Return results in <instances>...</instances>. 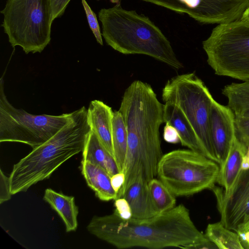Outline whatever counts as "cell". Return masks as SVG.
Instances as JSON below:
<instances>
[{
	"instance_id": "obj_1",
	"label": "cell",
	"mask_w": 249,
	"mask_h": 249,
	"mask_svg": "<svg viewBox=\"0 0 249 249\" xmlns=\"http://www.w3.org/2000/svg\"><path fill=\"white\" fill-rule=\"evenodd\" d=\"M87 228L96 237L120 249H218L197 229L189 210L182 204L147 218L123 219L114 212L94 216Z\"/></svg>"
},
{
	"instance_id": "obj_2",
	"label": "cell",
	"mask_w": 249,
	"mask_h": 249,
	"mask_svg": "<svg viewBox=\"0 0 249 249\" xmlns=\"http://www.w3.org/2000/svg\"><path fill=\"white\" fill-rule=\"evenodd\" d=\"M164 105L151 86L140 80L125 89L119 111L127 133V149L124 173L125 181L117 193L122 197L139 178L147 181L155 178L162 155L160 128L163 123Z\"/></svg>"
},
{
	"instance_id": "obj_3",
	"label": "cell",
	"mask_w": 249,
	"mask_h": 249,
	"mask_svg": "<svg viewBox=\"0 0 249 249\" xmlns=\"http://www.w3.org/2000/svg\"><path fill=\"white\" fill-rule=\"evenodd\" d=\"M91 130L88 109L83 107L73 111L69 123L14 165L9 176L12 195L48 178L64 162L82 152Z\"/></svg>"
},
{
	"instance_id": "obj_4",
	"label": "cell",
	"mask_w": 249,
	"mask_h": 249,
	"mask_svg": "<svg viewBox=\"0 0 249 249\" xmlns=\"http://www.w3.org/2000/svg\"><path fill=\"white\" fill-rule=\"evenodd\" d=\"M106 43L124 54L151 56L178 70L183 67L169 40L147 17L124 9L117 3L98 13Z\"/></svg>"
},
{
	"instance_id": "obj_5",
	"label": "cell",
	"mask_w": 249,
	"mask_h": 249,
	"mask_svg": "<svg viewBox=\"0 0 249 249\" xmlns=\"http://www.w3.org/2000/svg\"><path fill=\"white\" fill-rule=\"evenodd\" d=\"M0 13L1 26L13 47L34 53L49 44L53 21L50 0H7Z\"/></svg>"
},
{
	"instance_id": "obj_6",
	"label": "cell",
	"mask_w": 249,
	"mask_h": 249,
	"mask_svg": "<svg viewBox=\"0 0 249 249\" xmlns=\"http://www.w3.org/2000/svg\"><path fill=\"white\" fill-rule=\"evenodd\" d=\"M220 167L216 161L191 149H178L162 156L157 176L177 196H188L212 190Z\"/></svg>"
},
{
	"instance_id": "obj_7",
	"label": "cell",
	"mask_w": 249,
	"mask_h": 249,
	"mask_svg": "<svg viewBox=\"0 0 249 249\" xmlns=\"http://www.w3.org/2000/svg\"><path fill=\"white\" fill-rule=\"evenodd\" d=\"M162 99L180 108L192 125L205 155L218 163L210 131V109L214 99L204 82L195 72L173 77L163 87Z\"/></svg>"
},
{
	"instance_id": "obj_8",
	"label": "cell",
	"mask_w": 249,
	"mask_h": 249,
	"mask_svg": "<svg viewBox=\"0 0 249 249\" xmlns=\"http://www.w3.org/2000/svg\"><path fill=\"white\" fill-rule=\"evenodd\" d=\"M202 46L216 74L249 80V22L240 19L218 24Z\"/></svg>"
},
{
	"instance_id": "obj_9",
	"label": "cell",
	"mask_w": 249,
	"mask_h": 249,
	"mask_svg": "<svg viewBox=\"0 0 249 249\" xmlns=\"http://www.w3.org/2000/svg\"><path fill=\"white\" fill-rule=\"evenodd\" d=\"M72 112L58 115L30 114L13 107L0 81V142H17L33 149L44 143L72 119Z\"/></svg>"
},
{
	"instance_id": "obj_10",
	"label": "cell",
	"mask_w": 249,
	"mask_h": 249,
	"mask_svg": "<svg viewBox=\"0 0 249 249\" xmlns=\"http://www.w3.org/2000/svg\"><path fill=\"white\" fill-rule=\"evenodd\" d=\"M217 199L220 222L227 229L236 231L249 219V169L241 170L227 195L215 186L212 189Z\"/></svg>"
},
{
	"instance_id": "obj_11",
	"label": "cell",
	"mask_w": 249,
	"mask_h": 249,
	"mask_svg": "<svg viewBox=\"0 0 249 249\" xmlns=\"http://www.w3.org/2000/svg\"><path fill=\"white\" fill-rule=\"evenodd\" d=\"M235 115L228 107L213 100L210 109V131L220 168L228 156L235 137Z\"/></svg>"
},
{
	"instance_id": "obj_12",
	"label": "cell",
	"mask_w": 249,
	"mask_h": 249,
	"mask_svg": "<svg viewBox=\"0 0 249 249\" xmlns=\"http://www.w3.org/2000/svg\"><path fill=\"white\" fill-rule=\"evenodd\" d=\"M111 107L103 102L94 100L90 102L88 109V119L91 129L100 142L113 157L112 144V118Z\"/></svg>"
},
{
	"instance_id": "obj_13",
	"label": "cell",
	"mask_w": 249,
	"mask_h": 249,
	"mask_svg": "<svg viewBox=\"0 0 249 249\" xmlns=\"http://www.w3.org/2000/svg\"><path fill=\"white\" fill-rule=\"evenodd\" d=\"M163 119L165 123L170 124L176 129L182 146L205 155L192 125L177 106L172 103H165Z\"/></svg>"
},
{
	"instance_id": "obj_14",
	"label": "cell",
	"mask_w": 249,
	"mask_h": 249,
	"mask_svg": "<svg viewBox=\"0 0 249 249\" xmlns=\"http://www.w3.org/2000/svg\"><path fill=\"white\" fill-rule=\"evenodd\" d=\"M147 182L143 178H139L127 189L122 197L129 204L132 218H147L159 214L152 202Z\"/></svg>"
},
{
	"instance_id": "obj_15",
	"label": "cell",
	"mask_w": 249,
	"mask_h": 249,
	"mask_svg": "<svg viewBox=\"0 0 249 249\" xmlns=\"http://www.w3.org/2000/svg\"><path fill=\"white\" fill-rule=\"evenodd\" d=\"M81 172L88 185L101 200H115L117 194L111 183V176L103 168L89 161L82 160Z\"/></svg>"
},
{
	"instance_id": "obj_16",
	"label": "cell",
	"mask_w": 249,
	"mask_h": 249,
	"mask_svg": "<svg viewBox=\"0 0 249 249\" xmlns=\"http://www.w3.org/2000/svg\"><path fill=\"white\" fill-rule=\"evenodd\" d=\"M43 199L60 216L65 225L67 232L76 231L78 226V208L73 196L47 188L45 191Z\"/></svg>"
},
{
	"instance_id": "obj_17",
	"label": "cell",
	"mask_w": 249,
	"mask_h": 249,
	"mask_svg": "<svg viewBox=\"0 0 249 249\" xmlns=\"http://www.w3.org/2000/svg\"><path fill=\"white\" fill-rule=\"evenodd\" d=\"M247 148L235 138L225 160L220 168L218 183L224 189L221 194L227 195L231 190L241 170L243 158L247 152Z\"/></svg>"
},
{
	"instance_id": "obj_18",
	"label": "cell",
	"mask_w": 249,
	"mask_h": 249,
	"mask_svg": "<svg viewBox=\"0 0 249 249\" xmlns=\"http://www.w3.org/2000/svg\"><path fill=\"white\" fill-rule=\"evenodd\" d=\"M82 152V160L100 166L111 177L119 172L113 157L106 150L92 130L89 134Z\"/></svg>"
},
{
	"instance_id": "obj_19",
	"label": "cell",
	"mask_w": 249,
	"mask_h": 249,
	"mask_svg": "<svg viewBox=\"0 0 249 249\" xmlns=\"http://www.w3.org/2000/svg\"><path fill=\"white\" fill-rule=\"evenodd\" d=\"M228 99V107L235 116L249 117V80L232 83L222 89Z\"/></svg>"
},
{
	"instance_id": "obj_20",
	"label": "cell",
	"mask_w": 249,
	"mask_h": 249,
	"mask_svg": "<svg viewBox=\"0 0 249 249\" xmlns=\"http://www.w3.org/2000/svg\"><path fill=\"white\" fill-rule=\"evenodd\" d=\"M112 144L114 159L119 172H124L127 149V133L123 116L119 110L113 113Z\"/></svg>"
},
{
	"instance_id": "obj_21",
	"label": "cell",
	"mask_w": 249,
	"mask_h": 249,
	"mask_svg": "<svg viewBox=\"0 0 249 249\" xmlns=\"http://www.w3.org/2000/svg\"><path fill=\"white\" fill-rule=\"evenodd\" d=\"M205 236L219 249H243L238 234L226 228L220 221L209 224Z\"/></svg>"
},
{
	"instance_id": "obj_22",
	"label": "cell",
	"mask_w": 249,
	"mask_h": 249,
	"mask_svg": "<svg viewBox=\"0 0 249 249\" xmlns=\"http://www.w3.org/2000/svg\"><path fill=\"white\" fill-rule=\"evenodd\" d=\"M147 185L152 202L159 214L176 206V196L160 179L154 178L148 181Z\"/></svg>"
},
{
	"instance_id": "obj_23",
	"label": "cell",
	"mask_w": 249,
	"mask_h": 249,
	"mask_svg": "<svg viewBox=\"0 0 249 249\" xmlns=\"http://www.w3.org/2000/svg\"><path fill=\"white\" fill-rule=\"evenodd\" d=\"M235 137L247 149L249 148V117L235 115Z\"/></svg>"
},
{
	"instance_id": "obj_24",
	"label": "cell",
	"mask_w": 249,
	"mask_h": 249,
	"mask_svg": "<svg viewBox=\"0 0 249 249\" xmlns=\"http://www.w3.org/2000/svg\"><path fill=\"white\" fill-rule=\"evenodd\" d=\"M85 14L86 15L89 25L90 28L96 41L100 45H103L99 25L94 12L92 10L86 0H81Z\"/></svg>"
},
{
	"instance_id": "obj_25",
	"label": "cell",
	"mask_w": 249,
	"mask_h": 249,
	"mask_svg": "<svg viewBox=\"0 0 249 249\" xmlns=\"http://www.w3.org/2000/svg\"><path fill=\"white\" fill-rule=\"evenodd\" d=\"M115 211L119 217L123 219H129L132 217V213L129 204L124 197H120L115 200Z\"/></svg>"
},
{
	"instance_id": "obj_26",
	"label": "cell",
	"mask_w": 249,
	"mask_h": 249,
	"mask_svg": "<svg viewBox=\"0 0 249 249\" xmlns=\"http://www.w3.org/2000/svg\"><path fill=\"white\" fill-rule=\"evenodd\" d=\"M0 203L10 199L12 194L10 191L9 177L6 176L2 170H0Z\"/></svg>"
},
{
	"instance_id": "obj_27",
	"label": "cell",
	"mask_w": 249,
	"mask_h": 249,
	"mask_svg": "<svg viewBox=\"0 0 249 249\" xmlns=\"http://www.w3.org/2000/svg\"><path fill=\"white\" fill-rule=\"evenodd\" d=\"M71 0H50L53 19L62 16Z\"/></svg>"
},
{
	"instance_id": "obj_28",
	"label": "cell",
	"mask_w": 249,
	"mask_h": 249,
	"mask_svg": "<svg viewBox=\"0 0 249 249\" xmlns=\"http://www.w3.org/2000/svg\"><path fill=\"white\" fill-rule=\"evenodd\" d=\"M163 137L165 141L170 143L180 142L179 134L176 129L168 123H165L163 128Z\"/></svg>"
},
{
	"instance_id": "obj_29",
	"label": "cell",
	"mask_w": 249,
	"mask_h": 249,
	"mask_svg": "<svg viewBox=\"0 0 249 249\" xmlns=\"http://www.w3.org/2000/svg\"><path fill=\"white\" fill-rule=\"evenodd\" d=\"M243 249H249V219L240 225L235 231Z\"/></svg>"
},
{
	"instance_id": "obj_30",
	"label": "cell",
	"mask_w": 249,
	"mask_h": 249,
	"mask_svg": "<svg viewBox=\"0 0 249 249\" xmlns=\"http://www.w3.org/2000/svg\"><path fill=\"white\" fill-rule=\"evenodd\" d=\"M125 181V174L123 172H118L111 177L112 186L117 194L119 192Z\"/></svg>"
},
{
	"instance_id": "obj_31",
	"label": "cell",
	"mask_w": 249,
	"mask_h": 249,
	"mask_svg": "<svg viewBox=\"0 0 249 249\" xmlns=\"http://www.w3.org/2000/svg\"><path fill=\"white\" fill-rule=\"evenodd\" d=\"M249 169V148H248L247 152L243 158L242 169L246 170Z\"/></svg>"
},
{
	"instance_id": "obj_32",
	"label": "cell",
	"mask_w": 249,
	"mask_h": 249,
	"mask_svg": "<svg viewBox=\"0 0 249 249\" xmlns=\"http://www.w3.org/2000/svg\"><path fill=\"white\" fill-rule=\"evenodd\" d=\"M241 19L249 22V7L244 14Z\"/></svg>"
},
{
	"instance_id": "obj_33",
	"label": "cell",
	"mask_w": 249,
	"mask_h": 249,
	"mask_svg": "<svg viewBox=\"0 0 249 249\" xmlns=\"http://www.w3.org/2000/svg\"><path fill=\"white\" fill-rule=\"evenodd\" d=\"M112 3H117L119 2V0H110Z\"/></svg>"
}]
</instances>
